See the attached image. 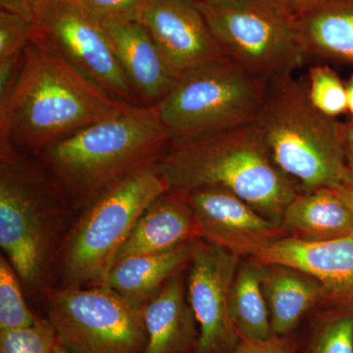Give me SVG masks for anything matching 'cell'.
Wrapping results in <instances>:
<instances>
[{
    "label": "cell",
    "instance_id": "cell-1",
    "mask_svg": "<svg viewBox=\"0 0 353 353\" xmlns=\"http://www.w3.org/2000/svg\"><path fill=\"white\" fill-rule=\"evenodd\" d=\"M130 106L32 34L12 90L0 103V143L36 155Z\"/></svg>",
    "mask_w": 353,
    "mask_h": 353
},
{
    "label": "cell",
    "instance_id": "cell-2",
    "mask_svg": "<svg viewBox=\"0 0 353 353\" xmlns=\"http://www.w3.org/2000/svg\"><path fill=\"white\" fill-rule=\"evenodd\" d=\"M76 213L36 155L0 143V246L32 294L55 285L60 246Z\"/></svg>",
    "mask_w": 353,
    "mask_h": 353
},
{
    "label": "cell",
    "instance_id": "cell-3",
    "mask_svg": "<svg viewBox=\"0 0 353 353\" xmlns=\"http://www.w3.org/2000/svg\"><path fill=\"white\" fill-rule=\"evenodd\" d=\"M171 143L157 105H132L36 157L79 213L125 179L155 166Z\"/></svg>",
    "mask_w": 353,
    "mask_h": 353
},
{
    "label": "cell",
    "instance_id": "cell-4",
    "mask_svg": "<svg viewBox=\"0 0 353 353\" xmlns=\"http://www.w3.org/2000/svg\"><path fill=\"white\" fill-rule=\"evenodd\" d=\"M157 167L170 190L222 188L280 226L285 208L301 190L273 161L253 123L172 141Z\"/></svg>",
    "mask_w": 353,
    "mask_h": 353
},
{
    "label": "cell",
    "instance_id": "cell-5",
    "mask_svg": "<svg viewBox=\"0 0 353 353\" xmlns=\"http://www.w3.org/2000/svg\"><path fill=\"white\" fill-rule=\"evenodd\" d=\"M253 124L273 161L303 190L338 188L348 167L341 124L313 105L307 79L268 83Z\"/></svg>",
    "mask_w": 353,
    "mask_h": 353
},
{
    "label": "cell",
    "instance_id": "cell-6",
    "mask_svg": "<svg viewBox=\"0 0 353 353\" xmlns=\"http://www.w3.org/2000/svg\"><path fill=\"white\" fill-rule=\"evenodd\" d=\"M170 190L157 165L114 185L76 216L60 246L58 285H102L146 208Z\"/></svg>",
    "mask_w": 353,
    "mask_h": 353
},
{
    "label": "cell",
    "instance_id": "cell-7",
    "mask_svg": "<svg viewBox=\"0 0 353 353\" xmlns=\"http://www.w3.org/2000/svg\"><path fill=\"white\" fill-rule=\"evenodd\" d=\"M268 83L224 57L185 72L157 104L172 141L209 136L252 124Z\"/></svg>",
    "mask_w": 353,
    "mask_h": 353
},
{
    "label": "cell",
    "instance_id": "cell-8",
    "mask_svg": "<svg viewBox=\"0 0 353 353\" xmlns=\"http://www.w3.org/2000/svg\"><path fill=\"white\" fill-rule=\"evenodd\" d=\"M228 57L267 83L308 60L296 16L274 0L194 1Z\"/></svg>",
    "mask_w": 353,
    "mask_h": 353
},
{
    "label": "cell",
    "instance_id": "cell-9",
    "mask_svg": "<svg viewBox=\"0 0 353 353\" xmlns=\"http://www.w3.org/2000/svg\"><path fill=\"white\" fill-rule=\"evenodd\" d=\"M58 343L68 353H145L143 309L106 285H51L43 292Z\"/></svg>",
    "mask_w": 353,
    "mask_h": 353
},
{
    "label": "cell",
    "instance_id": "cell-10",
    "mask_svg": "<svg viewBox=\"0 0 353 353\" xmlns=\"http://www.w3.org/2000/svg\"><path fill=\"white\" fill-rule=\"evenodd\" d=\"M32 34L111 97L132 105H143L101 26L88 20L69 2L53 0L41 7L32 20Z\"/></svg>",
    "mask_w": 353,
    "mask_h": 353
},
{
    "label": "cell",
    "instance_id": "cell-11",
    "mask_svg": "<svg viewBox=\"0 0 353 353\" xmlns=\"http://www.w3.org/2000/svg\"><path fill=\"white\" fill-rule=\"evenodd\" d=\"M241 260L203 239L197 241L187 280L188 301L199 330L196 353H234L240 343L229 299Z\"/></svg>",
    "mask_w": 353,
    "mask_h": 353
},
{
    "label": "cell",
    "instance_id": "cell-12",
    "mask_svg": "<svg viewBox=\"0 0 353 353\" xmlns=\"http://www.w3.org/2000/svg\"><path fill=\"white\" fill-rule=\"evenodd\" d=\"M183 194L201 238L241 259L254 256L287 236L280 225L267 219L230 190L201 187Z\"/></svg>",
    "mask_w": 353,
    "mask_h": 353
},
{
    "label": "cell",
    "instance_id": "cell-13",
    "mask_svg": "<svg viewBox=\"0 0 353 353\" xmlns=\"http://www.w3.org/2000/svg\"><path fill=\"white\" fill-rule=\"evenodd\" d=\"M141 23L176 79L227 57L192 0H150Z\"/></svg>",
    "mask_w": 353,
    "mask_h": 353
},
{
    "label": "cell",
    "instance_id": "cell-14",
    "mask_svg": "<svg viewBox=\"0 0 353 353\" xmlns=\"http://www.w3.org/2000/svg\"><path fill=\"white\" fill-rule=\"evenodd\" d=\"M260 264H284L305 272L321 283L320 308L353 315V233L322 241L283 238L250 257Z\"/></svg>",
    "mask_w": 353,
    "mask_h": 353
},
{
    "label": "cell",
    "instance_id": "cell-15",
    "mask_svg": "<svg viewBox=\"0 0 353 353\" xmlns=\"http://www.w3.org/2000/svg\"><path fill=\"white\" fill-rule=\"evenodd\" d=\"M121 68L143 105H157L169 94L176 78L143 23L101 25Z\"/></svg>",
    "mask_w": 353,
    "mask_h": 353
},
{
    "label": "cell",
    "instance_id": "cell-16",
    "mask_svg": "<svg viewBox=\"0 0 353 353\" xmlns=\"http://www.w3.org/2000/svg\"><path fill=\"white\" fill-rule=\"evenodd\" d=\"M199 239L201 230L183 192L169 190L137 221L115 263L134 255L168 252Z\"/></svg>",
    "mask_w": 353,
    "mask_h": 353
},
{
    "label": "cell",
    "instance_id": "cell-17",
    "mask_svg": "<svg viewBox=\"0 0 353 353\" xmlns=\"http://www.w3.org/2000/svg\"><path fill=\"white\" fill-rule=\"evenodd\" d=\"M143 316L148 332L145 353H196L199 325L185 294L183 272L143 306Z\"/></svg>",
    "mask_w": 353,
    "mask_h": 353
},
{
    "label": "cell",
    "instance_id": "cell-18",
    "mask_svg": "<svg viewBox=\"0 0 353 353\" xmlns=\"http://www.w3.org/2000/svg\"><path fill=\"white\" fill-rule=\"evenodd\" d=\"M261 285L272 329L277 336L296 333L303 320L325 301L321 283L284 264H261Z\"/></svg>",
    "mask_w": 353,
    "mask_h": 353
},
{
    "label": "cell",
    "instance_id": "cell-19",
    "mask_svg": "<svg viewBox=\"0 0 353 353\" xmlns=\"http://www.w3.org/2000/svg\"><path fill=\"white\" fill-rule=\"evenodd\" d=\"M199 240L168 252L121 259L113 265L102 285L115 290L132 305L143 309L169 280L188 269Z\"/></svg>",
    "mask_w": 353,
    "mask_h": 353
},
{
    "label": "cell",
    "instance_id": "cell-20",
    "mask_svg": "<svg viewBox=\"0 0 353 353\" xmlns=\"http://www.w3.org/2000/svg\"><path fill=\"white\" fill-rule=\"evenodd\" d=\"M281 228L297 240H334L353 233V216L338 188L301 190L285 208Z\"/></svg>",
    "mask_w": 353,
    "mask_h": 353
},
{
    "label": "cell",
    "instance_id": "cell-21",
    "mask_svg": "<svg viewBox=\"0 0 353 353\" xmlns=\"http://www.w3.org/2000/svg\"><path fill=\"white\" fill-rule=\"evenodd\" d=\"M296 24L308 57L353 64V0H324L296 16Z\"/></svg>",
    "mask_w": 353,
    "mask_h": 353
},
{
    "label": "cell",
    "instance_id": "cell-22",
    "mask_svg": "<svg viewBox=\"0 0 353 353\" xmlns=\"http://www.w3.org/2000/svg\"><path fill=\"white\" fill-rule=\"evenodd\" d=\"M262 265L241 259L230 292V317L240 339L269 341L276 338L261 285Z\"/></svg>",
    "mask_w": 353,
    "mask_h": 353
},
{
    "label": "cell",
    "instance_id": "cell-23",
    "mask_svg": "<svg viewBox=\"0 0 353 353\" xmlns=\"http://www.w3.org/2000/svg\"><path fill=\"white\" fill-rule=\"evenodd\" d=\"M303 321L297 353H353V315L318 308Z\"/></svg>",
    "mask_w": 353,
    "mask_h": 353
},
{
    "label": "cell",
    "instance_id": "cell-24",
    "mask_svg": "<svg viewBox=\"0 0 353 353\" xmlns=\"http://www.w3.org/2000/svg\"><path fill=\"white\" fill-rule=\"evenodd\" d=\"M22 281L3 254L0 255V332L32 326L38 316L26 303Z\"/></svg>",
    "mask_w": 353,
    "mask_h": 353
},
{
    "label": "cell",
    "instance_id": "cell-25",
    "mask_svg": "<svg viewBox=\"0 0 353 353\" xmlns=\"http://www.w3.org/2000/svg\"><path fill=\"white\" fill-rule=\"evenodd\" d=\"M309 99L318 110L329 117L347 111V88L328 65H314L308 71Z\"/></svg>",
    "mask_w": 353,
    "mask_h": 353
},
{
    "label": "cell",
    "instance_id": "cell-26",
    "mask_svg": "<svg viewBox=\"0 0 353 353\" xmlns=\"http://www.w3.org/2000/svg\"><path fill=\"white\" fill-rule=\"evenodd\" d=\"M57 343L48 318L26 328L0 332V353H53Z\"/></svg>",
    "mask_w": 353,
    "mask_h": 353
},
{
    "label": "cell",
    "instance_id": "cell-27",
    "mask_svg": "<svg viewBox=\"0 0 353 353\" xmlns=\"http://www.w3.org/2000/svg\"><path fill=\"white\" fill-rule=\"evenodd\" d=\"M99 26L108 22H141L150 0H65Z\"/></svg>",
    "mask_w": 353,
    "mask_h": 353
},
{
    "label": "cell",
    "instance_id": "cell-28",
    "mask_svg": "<svg viewBox=\"0 0 353 353\" xmlns=\"http://www.w3.org/2000/svg\"><path fill=\"white\" fill-rule=\"evenodd\" d=\"M32 36V23L10 11H0V60L21 58Z\"/></svg>",
    "mask_w": 353,
    "mask_h": 353
},
{
    "label": "cell",
    "instance_id": "cell-29",
    "mask_svg": "<svg viewBox=\"0 0 353 353\" xmlns=\"http://www.w3.org/2000/svg\"><path fill=\"white\" fill-rule=\"evenodd\" d=\"M234 353H297L296 334L276 336L264 341L241 339Z\"/></svg>",
    "mask_w": 353,
    "mask_h": 353
},
{
    "label": "cell",
    "instance_id": "cell-30",
    "mask_svg": "<svg viewBox=\"0 0 353 353\" xmlns=\"http://www.w3.org/2000/svg\"><path fill=\"white\" fill-rule=\"evenodd\" d=\"M51 1L53 0H0V6L2 10L18 14L32 23L39 9Z\"/></svg>",
    "mask_w": 353,
    "mask_h": 353
},
{
    "label": "cell",
    "instance_id": "cell-31",
    "mask_svg": "<svg viewBox=\"0 0 353 353\" xmlns=\"http://www.w3.org/2000/svg\"><path fill=\"white\" fill-rule=\"evenodd\" d=\"M338 190L353 216V165L348 164Z\"/></svg>",
    "mask_w": 353,
    "mask_h": 353
},
{
    "label": "cell",
    "instance_id": "cell-32",
    "mask_svg": "<svg viewBox=\"0 0 353 353\" xmlns=\"http://www.w3.org/2000/svg\"><path fill=\"white\" fill-rule=\"evenodd\" d=\"M287 8L294 16L305 12L324 0H274Z\"/></svg>",
    "mask_w": 353,
    "mask_h": 353
},
{
    "label": "cell",
    "instance_id": "cell-33",
    "mask_svg": "<svg viewBox=\"0 0 353 353\" xmlns=\"http://www.w3.org/2000/svg\"><path fill=\"white\" fill-rule=\"evenodd\" d=\"M341 132L348 164L353 165V123L341 124Z\"/></svg>",
    "mask_w": 353,
    "mask_h": 353
},
{
    "label": "cell",
    "instance_id": "cell-34",
    "mask_svg": "<svg viewBox=\"0 0 353 353\" xmlns=\"http://www.w3.org/2000/svg\"><path fill=\"white\" fill-rule=\"evenodd\" d=\"M345 88H347V111L352 115V122L353 123V75L350 77L348 82L345 83Z\"/></svg>",
    "mask_w": 353,
    "mask_h": 353
},
{
    "label": "cell",
    "instance_id": "cell-35",
    "mask_svg": "<svg viewBox=\"0 0 353 353\" xmlns=\"http://www.w3.org/2000/svg\"><path fill=\"white\" fill-rule=\"evenodd\" d=\"M53 353H68L66 352V350H64L63 347H61V345H59V343H57V345H55L54 352Z\"/></svg>",
    "mask_w": 353,
    "mask_h": 353
},
{
    "label": "cell",
    "instance_id": "cell-36",
    "mask_svg": "<svg viewBox=\"0 0 353 353\" xmlns=\"http://www.w3.org/2000/svg\"><path fill=\"white\" fill-rule=\"evenodd\" d=\"M192 1H197V2H213V1H222V0H192Z\"/></svg>",
    "mask_w": 353,
    "mask_h": 353
}]
</instances>
